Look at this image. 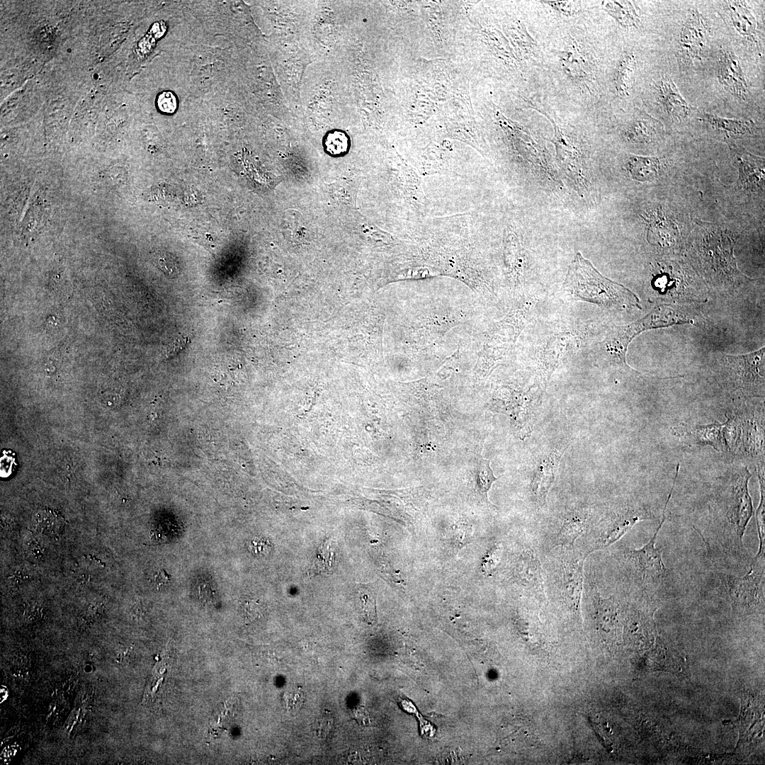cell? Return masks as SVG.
Here are the masks:
<instances>
[{"label": "cell", "instance_id": "1", "mask_svg": "<svg viewBox=\"0 0 765 765\" xmlns=\"http://www.w3.org/2000/svg\"><path fill=\"white\" fill-rule=\"evenodd\" d=\"M752 475L747 468L737 472L721 502L720 517L712 531V537L726 555H745L743 536L754 510L748 483Z\"/></svg>", "mask_w": 765, "mask_h": 765}, {"label": "cell", "instance_id": "2", "mask_svg": "<svg viewBox=\"0 0 765 765\" xmlns=\"http://www.w3.org/2000/svg\"><path fill=\"white\" fill-rule=\"evenodd\" d=\"M564 288L580 300L607 308L641 309L634 293L602 276L579 252L569 266Z\"/></svg>", "mask_w": 765, "mask_h": 765}, {"label": "cell", "instance_id": "3", "mask_svg": "<svg viewBox=\"0 0 765 765\" xmlns=\"http://www.w3.org/2000/svg\"><path fill=\"white\" fill-rule=\"evenodd\" d=\"M695 318L683 307L659 305L644 317L624 326H613L602 342L606 353L615 361L628 367L626 352L631 341L645 331L676 324L694 323Z\"/></svg>", "mask_w": 765, "mask_h": 765}, {"label": "cell", "instance_id": "4", "mask_svg": "<svg viewBox=\"0 0 765 765\" xmlns=\"http://www.w3.org/2000/svg\"><path fill=\"white\" fill-rule=\"evenodd\" d=\"M764 558L754 557L743 577L731 573H718L723 596L735 613H751L764 607L761 584L764 576Z\"/></svg>", "mask_w": 765, "mask_h": 765}, {"label": "cell", "instance_id": "5", "mask_svg": "<svg viewBox=\"0 0 765 765\" xmlns=\"http://www.w3.org/2000/svg\"><path fill=\"white\" fill-rule=\"evenodd\" d=\"M674 484L675 481L673 482L671 492L669 494L663 509L661 523L657 528L652 538L640 548L627 550L628 558L632 562V565L643 581L653 583L660 582L665 579L669 575V570L662 560V550L659 548L655 546V543L659 531L666 518V509L672 496Z\"/></svg>", "mask_w": 765, "mask_h": 765}, {"label": "cell", "instance_id": "6", "mask_svg": "<svg viewBox=\"0 0 765 765\" xmlns=\"http://www.w3.org/2000/svg\"><path fill=\"white\" fill-rule=\"evenodd\" d=\"M710 34V26L704 16L697 10L691 11L682 25L679 38V52L684 63L702 60Z\"/></svg>", "mask_w": 765, "mask_h": 765}, {"label": "cell", "instance_id": "7", "mask_svg": "<svg viewBox=\"0 0 765 765\" xmlns=\"http://www.w3.org/2000/svg\"><path fill=\"white\" fill-rule=\"evenodd\" d=\"M652 518H654L652 513L644 507L628 508L614 514L598 528L591 552L608 547L638 521Z\"/></svg>", "mask_w": 765, "mask_h": 765}, {"label": "cell", "instance_id": "8", "mask_svg": "<svg viewBox=\"0 0 765 765\" xmlns=\"http://www.w3.org/2000/svg\"><path fill=\"white\" fill-rule=\"evenodd\" d=\"M732 382L739 388L764 390V348L753 353L726 356Z\"/></svg>", "mask_w": 765, "mask_h": 765}, {"label": "cell", "instance_id": "9", "mask_svg": "<svg viewBox=\"0 0 765 765\" xmlns=\"http://www.w3.org/2000/svg\"><path fill=\"white\" fill-rule=\"evenodd\" d=\"M717 77L722 87L734 97L745 100L749 95L748 84L735 53L720 49L717 65Z\"/></svg>", "mask_w": 765, "mask_h": 765}, {"label": "cell", "instance_id": "10", "mask_svg": "<svg viewBox=\"0 0 765 765\" xmlns=\"http://www.w3.org/2000/svg\"><path fill=\"white\" fill-rule=\"evenodd\" d=\"M729 419L723 424L718 422L707 425L688 426L681 425L674 427V434L682 437L693 444L708 445L717 451L729 448L727 433Z\"/></svg>", "mask_w": 765, "mask_h": 765}, {"label": "cell", "instance_id": "11", "mask_svg": "<svg viewBox=\"0 0 765 765\" xmlns=\"http://www.w3.org/2000/svg\"><path fill=\"white\" fill-rule=\"evenodd\" d=\"M563 451L562 448H555L542 456L536 463L531 482V492L535 502L541 506L546 502V497L555 480Z\"/></svg>", "mask_w": 765, "mask_h": 765}, {"label": "cell", "instance_id": "12", "mask_svg": "<svg viewBox=\"0 0 765 765\" xmlns=\"http://www.w3.org/2000/svg\"><path fill=\"white\" fill-rule=\"evenodd\" d=\"M657 100L668 116L681 123L686 120L693 108L683 97L679 89L669 76H663L655 85Z\"/></svg>", "mask_w": 765, "mask_h": 765}, {"label": "cell", "instance_id": "13", "mask_svg": "<svg viewBox=\"0 0 765 765\" xmlns=\"http://www.w3.org/2000/svg\"><path fill=\"white\" fill-rule=\"evenodd\" d=\"M594 605L597 629L604 640L613 641L619 630V604L613 596L604 598L594 591Z\"/></svg>", "mask_w": 765, "mask_h": 765}, {"label": "cell", "instance_id": "14", "mask_svg": "<svg viewBox=\"0 0 765 765\" xmlns=\"http://www.w3.org/2000/svg\"><path fill=\"white\" fill-rule=\"evenodd\" d=\"M739 169V186L745 191L756 192L764 184V162L747 152L733 149Z\"/></svg>", "mask_w": 765, "mask_h": 765}, {"label": "cell", "instance_id": "15", "mask_svg": "<svg viewBox=\"0 0 765 765\" xmlns=\"http://www.w3.org/2000/svg\"><path fill=\"white\" fill-rule=\"evenodd\" d=\"M701 120L722 140H730L752 135L755 130L754 123L744 118H725L704 113Z\"/></svg>", "mask_w": 765, "mask_h": 765}, {"label": "cell", "instance_id": "16", "mask_svg": "<svg viewBox=\"0 0 765 765\" xmlns=\"http://www.w3.org/2000/svg\"><path fill=\"white\" fill-rule=\"evenodd\" d=\"M730 21L737 33L749 41H756L757 23L755 17L742 1H723Z\"/></svg>", "mask_w": 765, "mask_h": 765}, {"label": "cell", "instance_id": "17", "mask_svg": "<svg viewBox=\"0 0 765 765\" xmlns=\"http://www.w3.org/2000/svg\"><path fill=\"white\" fill-rule=\"evenodd\" d=\"M583 561L572 560L564 569L562 590L566 600L575 610L579 608L582 591Z\"/></svg>", "mask_w": 765, "mask_h": 765}, {"label": "cell", "instance_id": "18", "mask_svg": "<svg viewBox=\"0 0 765 765\" xmlns=\"http://www.w3.org/2000/svg\"><path fill=\"white\" fill-rule=\"evenodd\" d=\"M662 166L661 159L654 157L630 155L626 163L627 169L632 178L641 182L656 179L659 175Z\"/></svg>", "mask_w": 765, "mask_h": 765}, {"label": "cell", "instance_id": "19", "mask_svg": "<svg viewBox=\"0 0 765 765\" xmlns=\"http://www.w3.org/2000/svg\"><path fill=\"white\" fill-rule=\"evenodd\" d=\"M504 261L510 280L514 285L521 281L523 272V255L516 235L507 232L504 239Z\"/></svg>", "mask_w": 765, "mask_h": 765}, {"label": "cell", "instance_id": "20", "mask_svg": "<svg viewBox=\"0 0 765 765\" xmlns=\"http://www.w3.org/2000/svg\"><path fill=\"white\" fill-rule=\"evenodd\" d=\"M662 123L652 116L645 114L636 119L625 130V136L634 142H650L660 135Z\"/></svg>", "mask_w": 765, "mask_h": 765}, {"label": "cell", "instance_id": "21", "mask_svg": "<svg viewBox=\"0 0 765 765\" xmlns=\"http://www.w3.org/2000/svg\"><path fill=\"white\" fill-rule=\"evenodd\" d=\"M601 6L623 27L636 28L639 26L640 17L631 2L608 1H603Z\"/></svg>", "mask_w": 765, "mask_h": 765}, {"label": "cell", "instance_id": "22", "mask_svg": "<svg viewBox=\"0 0 765 765\" xmlns=\"http://www.w3.org/2000/svg\"><path fill=\"white\" fill-rule=\"evenodd\" d=\"M473 474L477 492L483 502L494 507L488 499V492L497 478L495 477L490 468L489 460L479 455L474 465Z\"/></svg>", "mask_w": 765, "mask_h": 765}, {"label": "cell", "instance_id": "23", "mask_svg": "<svg viewBox=\"0 0 765 765\" xmlns=\"http://www.w3.org/2000/svg\"><path fill=\"white\" fill-rule=\"evenodd\" d=\"M636 65L637 58L633 52L625 55L620 60L615 78L616 89L620 96L628 95L633 82Z\"/></svg>", "mask_w": 765, "mask_h": 765}, {"label": "cell", "instance_id": "24", "mask_svg": "<svg viewBox=\"0 0 765 765\" xmlns=\"http://www.w3.org/2000/svg\"><path fill=\"white\" fill-rule=\"evenodd\" d=\"M569 339L568 334H561L550 340L544 348L540 361L543 364L544 376L549 377L551 373L557 368L559 363L560 355L562 353L564 343Z\"/></svg>", "mask_w": 765, "mask_h": 765}, {"label": "cell", "instance_id": "25", "mask_svg": "<svg viewBox=\"0 0 765 765\" xmlns=\"http://www.w3.org/2000/svg\"><path fill=\"white\" fill-rule=\"evenodd\" d=\"M586 526L585 518L574 516L568 518L560 529L555 545H573L575 540L583 533Z\"/></svg>", "mask_w": 765, "mask_h": 765}, {"label": "cell", "instance_id": "26", "mask_svg": "<svg viewBox=\"0 0 765 765\" xmlns=\"http://www.w3.org/2000/svg\"><path fill=\"white\" fill-rule=\"evenodd\" d=\"M35 519L38 527L46 533H58L64 526L62 516L50 509L39 511L36 513Z\"/></svg>", "mask_w": 765, "mask_h": 765}, {"label": "cell", "instance_id": "27", "mask_svg": "<svg viewBox=\"0 0 765 765\" xmlns=\"http://www.w3.org/2000/svg\"><path fill=\"white\" fill-rule=\"evenodd\" d=\"M335 562L334 552L330 540H324L319 546L317 555L310 567V572L315 574L329 573L332 570Z\"/></svg>", "mask_w": 765, "mask_h": 765}, {"label": "cell", "instance_id": "28", "mask_svg": "<svg viewBox=\"0 0 765 765\" xmlns=\"http://www.w3.org/2000/svg\"><path fill=\"white\" fill-rule=\"evenodd\" d=\"M758 477L760 485V502L756 511V521L759 546L755 557L764 558V477L760 468H758Z\"/></svg>", "mask_w": 765, "mask_h": 765}, {"label": "cell", "instance_id": "29", "mask_svg": "<svg viewBox=\"0 0 765 765\" xmlns=\"http://www.w3.org/2000/svg\"><path fill=\"white\" fill-rule=\"evenodd\" d=\"M363 618L366 622L373 625L376 622V601L374 591L365 589L360 592Z\"/></svg>", "mask_w": 765, "mask_h": 765}, {"label": "cell", "instance_id": "30", "mask_svg": "<svg viewBox=\"0 0 765 765\" xmlns=\"http://www.w3.org/2000/svg\"><path fill=\"white\" fill-rule=\"evenodd\" d=\"M572 56L570 52H567L566 55L562 58L563 60V65L567 70V74L570 77L574 79H581L586 75V69L583 66V60L577 55L574 52H572Z\"/></svg>", "mask_w": 765, "mask_h": 765}, {"label": "cell", "instance_id": "31", "mask_svg": "<svg viewBox=\"0 0 765 765\" xmlns=\"http://www.w3.org/2000/svg\"><path fill=\"white\" fill-rule=\"evenodd\" d=\"M153 260L157 267L167 276L178 275L179 268L170 254L162 251H157L153 254Z\"/></svg>", "mask_w": 765, "mask_h": 765}, {"label": "cell", "instance_id": "32", "mask_svg": "<svg viewBox=\"0 0 765 765\" xmlns=\"http://www.w3.org/2000/svg\"><path fill=\"white\" fill-rule=\"evenodd\" d=\"M327 151L334 155L344 153L348 148L346 135L339 131H334L327 135L325 140Z\"/></svg>", "mask_w": 765, "mask_h": 765}, {"label": "cell", "instance_id": "33", "mask_svg": "<svg viewBox=\"0 0 765 765\" xmlns=\"http://www.w3.org/2000/svg\"><path fill=\"white\" fill-rule=\"evenodd\" d=\"M157 106L165 113H173L177 108V101L171 91H163L157 97Z\"/></svg>", "mask_w": 765, "mask_h": 765}, {"label": "cell", "instance_id": "34", "mask_svg": "<svg viewBox=\"0 0 765 765\" xmlns=\"http://www.w3.org/2000/svg\"><path fill=\"white\" fill-rule=\"evenodd\" d=\"M191 342V336L187 333L180 334L165 350L167 358L173 357L183 350Z\"/></svg>", "mask_w": 765, "mask_h": 765}, {"label": "cell", "instance_id": "35", "mask_svg": "<svg viewBox=\"0 0 765 765\" xmlns=\"http://www.w3.org/2000/svg\"><path fill=\"white\" fill-rule=\"evenodd\" d=\"M460 359V348H458L452 356L446 359L441 368L438 370L437 376L441 379L448 377L458 366Z\"/></svg>", "mask_w": 765, "mask_h": 765}, {"label": "cell", "instance_id": "36", "mask_svg": "<svg viewBox=\"0 0 765 765\" xmlns=\"http://www.w3.org/2000/svg\"><path fill=\"white\" fill-rule=\"evenodd\" d=\"M334 724V719L329 712L324 713L318 719L316 725V732L320 737H324L329 734Z\"/></svg>", "mask_w": 765, "mask_h": 765}, {"label": "cell", "instance_id": "37", "mask_svg": "<svg viewBox=\"0 0 765 765\" xmlns=\"http://www.w3.org/2000/svg\"><path fill=\"white\" fill-rule=\"evenodd\" d=\"M500 554L499 548H494L486 555L483 561V569L487 572L493 571L499 561Z\"/></svg>", "mask_w": 765, "mask_h": 765}, {"label": "cell", "instance_id": "38", "mask_svg": "<svg viewBox=\"0 0 765 765\" xmlns=\"http://www.w3.org/2000/svg\"><path fill=\"white\" fill-rule=\"evenodd\" d=\"M559 12L566 16L574 15L577 12L575 4L570 1H545Z\"/></svg>", "mask_w": 765, "mask_h": 765}, {"label": "cell", "instance_id": "39", "mask_svg": "<svg viewBox=\"0 0 765 765\" xmlns=\"http://www.w3.org/2000/svg\"><path fill=\"white\" fill-rule=\"evenodd\" d=\"M171 581V576L165 570H159L154 575V582L158 589L167 586Z\"/></svg>", "mask_w": 765, "mask_h": 765}, {"label": "cell", "instance_id": "40", "mask_svg": "<svg viewBox=\"0 0 765 765\" xmlns=\"http://www.w3.org/2000/svg\"><path fill=\"white\" fill-rule=\"evenodd\" d=\"M353 714L356 721L361 725L367 726L370 723V719L368 711L363 707H357L353 710Z\"/></svg>", "mask_w": 765, "mask_h": 765}, {"label": "cell", "instance_id": "41", "mask_svg": "<svg viewBox=\"0 0 765 765\" xmlns=\"http://www.w3.org/2000/svg\"><path fill=\"white\" fill-rule=\"evenodd\" d=\"M244 611L246 619L253 620V618H256L260 613L259 603L254 601H246Z\"/></svg>", "mask_w": 765, "mask_h": 765}, {"label": "cell", "instance_id": "42", "mask_svg": "<svg viewBox=\"0 0 765 765\" xmlns=\"http://www.w3.org/2000/svg\"><path fill=\"white\" fill-rule=\"evenodd\" d=\"M9 579L15 586H18L27 579V576L22 571L18 570L14 572Z\"/></svg>", "mask_w": 765, "mask_h": 765}, {"label": "cell", "instance_id": "43", "mask_svg": "<svg viewBox=\"0 0 765 765\" xmlns=\"http://www.w3.org/2000/svg\"><path fill=\"white\" fill-rule=\"evenodd\" d=\"M30 550H32L33 554L37 557H42V552L38 543L32 544L30 546Z\"/></svg>", "mask_w": 765, "mask_h": 765}, {"label": "cell", "instance_id": "44", "mask_svg": "<svg viewBox=\"0 0 765 765\" xmlns=\"http://www.w3.org/2000/svg\"><path fill=\"white\" fill-rule=\"evenodd\" d=\"M745 720H749V719H747V718H746ZM752 718H751V722H752Z\"/></svg>", "mask_w": 765, "mask_h": 765}]
</instances>
